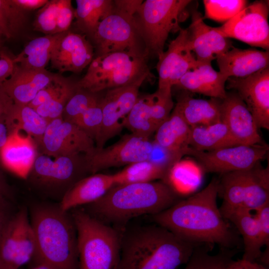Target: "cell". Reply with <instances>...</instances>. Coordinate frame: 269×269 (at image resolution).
Here are the masks:
<instances>
[{
  "label": "cell",
  "mask_w": 269,
  "mask_h": 269,
  "mask_svg": "<svg viewBox=\"0 0 269 269\" xmlns=\"http://www.w3.org/2000/svg\"><path fill=\"white\" fill-rule=\"evenodd\" d=\"M58 0H50L37 12L33 29L46 35L57 34Z\"/></svg>",
  "instance_id": "7bdbcfd3"
},
{
  "label": "cell",
  "mask_w": 269,
  "mask_h": 269,
  "mask_svg": "<svg viewBox=\"0 0 269 269\" xmlns=\"http://www.w3.org/2000/svg\"><path fill=\"white\" fill-rule=\"evenodd\" d=\"M32 269H57L51 266L43 264H35L34 266L32 268Z\"/></svg>",
  "instance_id": "680465c9"
},
{
  "label": "cell",
  "mask_w": 269,
  "mask_h": 269,
  "mask_svg": "<svg viewBox=\"0 0 269 269\" xmlns=\"http://www.w3.org/2000/svg\"><path fill=\"white\" fill-rule=\"evenodd\" d=\"M65 32L45 35L32 40L13 58L14 63L31 69H45L56 44Z\"/></svg>",
  "instance_id": "1f68e13d"
},
{
  "label": "cell",
  "mask_w": 269,
  "mask_h": 269,
  "mask_svg": "<svg viewBox=\"0 0 269 269\" xmlns=\"http://www.w3.org/2000/svg\"><path fill=\"white\" fill-rule=\"evenodd\" d=\"M182 157L180 154L162 146L153 140L147 160L164 170L167 175L171 167Z\"/></svg>",
  "instance_id": "f6af8a7d"
},
{
  "label": "cell",
  "mask_w": 269,
  "mask_h": 269,
  "mask_svg": "<svg viewBox=\"0 0 269 269\" xmlns=\"http://www.w3.org/2000/svg\"><path fill=\"white\" fill-rule=\"evenodd\" d=\"M103 122V113L99 102L86 110L74 123L87 133L95 141L98 140Z\"/></svg>",
  "instance_id": "ee69618b"
},
{
  "label": "cell",
  "mask_w": 269,
  "mask_h": 269,
  "mask_svg": "<svg viewBox=\"0 0 269 269\" xmlns=\"http://www.w3.org/2000/svg\"><path fill=\"white\" fill-rule=\"evenodd\" d=\"M70 82L56 75L55 78L37 93L27 105L35 109L60 94Z\"/></svg>",
  "instance_id": "bcb514c9"
},
{
  "label": "cell",
  "mask_w": 269,
  "mask_h": 269,
  "mask_svg": "<svg viewBox=\"0 0 269 269\" xmlns=\"http://www.w3.org/2000/svg\"><path fill=\"white\" fill-rule=\"evenodd\" d=\"M19 8L24 11L34 10L44 6L48 0H12Z\"/></svg>",
  "instance_id": "11a10c76"
},
{
  "label": "cell",
  "mask_w": 269,
  "mask_h": 269,
  "mask_svg": "<svg viewBox=\"0 0 269 269\" xmlns=\"http://www.w3.org/2000/svg\"><path fill=\"white\" fill-rule=\"evenodd\" d=\"M191 13V22L186 29L192 51L198 63L211 64L233 46L232 41L217 27L207 25L197 8L192 9Z\"/></svg>",
  "instance_id": "ac0fdd59"
},
{
  "label": "cell",
  "mask_w": 269,
  "mask_h": 269,
  "mask_svg": "<svg viewBox=\"0 0 269 269\" xmlns=\"http://www.w3.org/2000/svg\"><path fill=\"white\" fill-rule=\"evenodd\" d=\"M172 89H157L151 94L150 115L152 120L157 128L171 114L174 106L172 98Z\"/></svg>",
  "instance_id": "60d3db41"
},
{
  "label": "cell",
  "mask_w": 269,
  "mask_h": 269,
  "mask_svg": "<svg viewBox=\"0 0 269 269\" xmlns=\"http://www.w3.org/2000/svg\"><path fill=\"white\" fill-rule=\"evenodd\" d=\"M269 148L266 143L238 145L212 151H201L189 146L185 155L194 157L203 171L223 174L250 169L267 156Z\"/></svg>",
  "instance_id": "8fae6325"
},
{
  "label": "cell",
  "mask_w": 269,
  "mask_h": 269,
  "mask_svg": "<svg viewBox=\"0 0 269 269\" xmlns=\"http://www.w3.org/2000/svg\"><path fill=\"white\" fill-rule=\"evenodd\" d=\"M38 153L37 145L30 136L13 131L0 151V164L17 176L26 178Z\"/></svg>",
  "instance_id": "7402d4cb"
},
{
  "label": "cell",
  "mask_w": 269,
  "mask_h": 269,
  "mask_svg": "<svg viewBox=\"0 0 269 269\" xmlns=\"http://www.w3.org/2000/svg\"><path fill=\"white\" fill-rule=\"evenodd\" d=\"M221 122L240 145L266 144L261 136L253 117L246 105L234 91L227 92L221 100Z\"/></svg>",
  "instance_id": "d6986e66"
},
{
  "label": "cell",
  "mask_w": 269,
  "mask_h": 269,
  "mask_svg": "<svg viewBox=\"0 0 269 269\" xmlns=\"http://www.w3.org/2000/svg\"><path fill=\"white\" fill-rule=\"evenodd\" d=\"M268 2L257 0L217 29L226 37L234 38L251 46L269 49Z\"/></svg>",
  "instance_id": "4fadbf2b"
},
{
  "label": "cell",
  "mask_w": 269,
  "mask_h": 269,
  "mask_svg": "<svg viewBox=\"0 0 269 269\" xmlns=\"http://www.w3.org/2000/svg\"><path fill=\"white\" fill-rule=\"evenodd\" d=\"M240 145L222 122L190 128L189 145L201 151H209Z\"/></svg>",
  "instance_id": "f1b7e54d"
},
{
  "label": "cell",
  "mask_w": 269,
  "mask_h": 269,
  "mask_svg": "<svg viewBox=\"0 0 269 269\" xmlns=\"http://www.w3.org/2000/svg\"><path fill=\"white\" fill-rule=\"evenodd\" d=\"M75 24L82 33L93 39L101 21L112 11L111 0H77Z\"/></svg>",
  "instance_id": "d6a6232c"
},
{
  "label": "cell",
  "mask_w": 269,
  "mask_h": 269,
  "mask_svg": "<svg viewBox=\"0 0 269 269\" xmlns=\"http://www.w3.org/2000/svg\"><path fill=\"white\" fill-rule=\"evenodd\" d=\"M152 141L133 134L124 135L119 141L106 147L97 149L90 156H84L87 172L95 174L113 167L147 160Z\"/></svg>",
  "instance_id": "5bb4252c"
},
{
  "label": "cell",
  "mask_w": 269,
  "mask_h": 269,
  "mask_svg": "<svg viewBox=\"0 0 269 269\" xmlns=\"http://www.w3.org/2000/svg\"><path fill=\"white\" fill-rule=\"evenodd\" d=\"M263 247L269 245V204L255 211Z\"/></svg>",
  "instance_id": "c3c4849f"
},
{
  "label": "cell",
  "mask_w": 269,
  "mask_h": 269,
  "mask_svg": "<svg viewBox=\"0 0 269 269\" xmlns=\"http://www.w3.org/2000/svg\"><path fill=\"white\" fill-rule=\"evenodd\" d=\"M120 236L118 269H177L199 245L156 224L126 229Z\"/></svg>",
  "instance_id": "7a4b0ae2"
},
{
  "label": "cell",
  "mask_w": 269,
  "mask_h": 269,
  "mask_svg": "<svg viewBox=\"0 0 269 269\" xmlns=\"http://www.w3.org/2000/svg\"><path fill=\"white\" fill-rule=\"evenodd\" d=\"M9 133L13 131L23 132L30 136L37 147L49 123L27 105L14 104L5 119Z\"/></svg>",
  "instance_id": "f546056e"
},
{
  "label": "cell",
  "mask_w": 269,
  "mask_h": 269,
  "mask_svg": "<svg viewBox=\"0 0 269 269\" xmlns=\"http://www.w3.org/2000/svg\"><path fill=\"white\" fill-rule=\"evenodd\" d=\"M216 60L219 72L227 78H242L269 67V50L233 46Z\"/></svg>",
  "instance_id": "603a6c76"
},
{
  "label": "cell",
  "mask_w": 269,
  "mask_h": 269,
  "mask_svg": "<svg viewBox=\"0 0 269 269\" xmlns=\"http://www.w3.org/2000/svg\"><path fill=\"white\" fill-rule=\"evenodd\" d=\"M219 181L152 215L154 223L186 241L231 250L240 244L238 234L222 215L217 203Z\"/></svg>",
  "instance_id": "6da1fadb"
},
{
  "label": "cell",
  "mask_w": 269,
  "mask_h": 269,
  "mask_svg": "<svg viewBox=\"0 0 269 269\" xmlns=\"http://www.w3.org/2000/svg\"><path fill=\"white\" fill-rule=\"evenodd\" d=\"M269 204V168L259 162L246 170L243 209L256 211Z\"/></svg>",
  "instance_id": "4dcf8cb0"
},
{
  "label": "cell",
  "mask_w": 269,
  "mask_h": 269,
  "mask_svg": "<svg viewBox=\"0 0 269 269\" xmlns=\"http://www.w3.org/2000/svg\"><path fill=\"white\" fill-rule=\"evenodd\" d=\"M190 133V127L174 108L168 118L157 128L154 140L183 157L189 146Z\"/></svg>",
  "instance_id": "83f0119b"
},
{
  "label": "cell",
  "mask_w": 269,
  "mask_h": 269,
  "mask_svg": "<svg viewBox=\"0 0 269 269\" xmlns=\"http://www.w3.org/2000/svg\"><path fill=\"white\" fill-rule=\"evenodd\" d=\"M35 250L28 211L26 207H21L10 218L0 238V267L19 269L33 259Z\"/></svg>",
  "instance_id": "30bf717a"
},
{
  "label": "cell",
  "mask_w": 269,
  "mask_h": 269,
  "mask_svg": "<svg viewBox=\"0 0 269 269\" xmlns=\"http://www.w3.org/2000/svg\"><path fill=\"white\" fill-rule=\"evenodd\" d=\"M9 134L5 119H0V151L6 142Z\"/></svg>",
  "instance_id": "6f0895ef"
},
{
  "label": "cell",
  "mask_w": 269,
  "mask_h": 269,
  "mask_svg": "<svg viewBox=\"0 0 269 269\" xmlns=\"http://www.w3.org/2000/svg\"><path fill=\"white\" fill-rule=\"evenodd\" d=\"M71 210L77 235L79 269H118L121 249L119 232L83 208Z\"/></svg>",
  "instance_id": "5b68a950"
},
{
  "label": "cell",
  "mask_w": 269,
  "mask_h": 269,
  "mask_svg": "<svg viewBox=\"0 0 269 269\" xmlns=\"http://www.w3.org/2000/svg\"><path fill=\"white\" fill-rule=\"evenodd\" d=\"M15 66L13 58L0 52V85L12 75Z\"/></svg>",
  "instance_id": "681fc988"
},
{
  "label": "cell",
  "mask_w": 269,
  "mask_h": 269,
  "mask_svg": "<svg viewBox=\"0 0 269 269\" xmlns=\"http://www.w3.org/2000/svg\"><path fill=\"white\" fill-rule=\"evenodd\" d=\"M144 80L128 85L107 90L100 98L103 122L96 148L104 147L107 141L115 136L125 127L126 119L138 97L139 89Z\"/></svg>",
  "instance_id": "9a60e30c"
},
{
  "label": "cell",
  "mask_w": 269,
  "mask_h": 269,
  "mask_svg": "<svg viewBox=\"0 0 269 269\" xmlns=\"http://www.w3.org/2000/svg\"><path fill=\"white\" fill-rule=\"evenodd\" d=\"M115 185L145 183L157 179L164 180L166 172L147 160L127 165L122 170L113 174Z\"/></svg>",
  "instance_id": "d590c367"
},
{
  "label": "cell",
  "mask_w": 269,
  "mask_h": 269,
  "mask_svg": "<svg viewBox=\"0 0 269 269\" xmlns=\"http://www.w3.org/2000/svg\"><path fill=\"white\" fill-rule=\"evenodd\" d=\"M248 3L245 0H204L203 18L225 23L243 9Z\"/></svg>",
  "instance_id": "f35d334b"
},
{
  "label": "cell",
  "mask_w": 269,
  "mask_h": 269,
  "mask_svg": "<svg viewBox=\"0 0 269 269\" xmlns=\"http://www.w3.org/2000/svg\"><path fill=\"white\" fill-rule=\"evenodd\" d=\"M177 202L176 192L168 184L151 181L115 185L83 209L103 223L123 225L140 216L158 214Z\"/></svg>",
  "instance_id": "3957f363"
},
{
  "label": "cell",
  "mask_w": 269,
  "mask_h": 269,
  "mask_svg": "<svg viewBox=\"0 0 269 269\" xmlns=\"http://www.w3.org/2000/svg\"><path fill=\"white\" fill-rule=\"evenodd\" d=\"M208 246H197L184 269H223L235 254L236 250L222 249L216 255H211Z\"/></svg>",
  "instance_id": "8d00e7d4"
},
{
  "label": "cell",
  "mask_w": 269,
  "mask_h": 269,
  "mask_svg": "<svg viewBox=\"0 0 269 269\" xmlns=\"http://www.w3.org/2000/svg\"><path fill=\"white\" fill-rule=\"evenodd\" d=\"M94 49L85 35L66 31L56 44L51 57V67L60 73H80L89 65Z\"/></svg>",
  "instance_id": "ffe728a7"
},
{
  "label": "cell",
  "mask_w": 269,
  "mask_h": 269,
  "mask_svg": "<svg viewBox=\"0 0 269 269\" xmlns=\"http://www.w3.org/2000/svg\"><path fill=\"white\" fill-rule=\"evenodd\" d=\"M246 170L222 174L219 193L222 196L223 202L219 209L224 218L230 213L243 209Z\"/></svg>",
  "instance_id": "836d02e7"
},
{
  "label": "cell",
  "mask_w": 269,
  "mask_h": 269,
  "mask_svg": "<svg viewBox=\"0 0 269 269\" xmlns=\"http://www.w3.org/2000/svg\"><path fill=\"white\" fill-rule=\"evenodd\" d=\"M0 269H2L0 267Z\"/></svg>",
  "instance_id": "94428289"
},
{
  "label": "cell",
  "mask_w": 269,
  "mask_h": 269,
  "mask_svg": "<svg viewBox=\"0 0 269 269\" xmlns=\"http://www.w3.org/2000/svg\"><path fill=\"white\" fill-rule=\"evenodd\" d=\"M38 152L55 158L61 156H88L96 150L94 140L77 125L66 121L62 116L50 121Z\"/></svg>",
  "instance_id": "7c38bea8"
},
{
  "label": "cell",
  "mask_w": 269,
  "mask_h": 269,
  "mask_svg": "<svg viewBox=\"0 0 269 269\" xmlns=\"http://www.w3.org/2000/svg\"><path fill=\"white\" fill-rule=\"evenodd\" d=\"M67 102L62 114L64 120L74 123L88 108L97 104L99 101L96 93L77 89Z\"/></svg>",
  "instance_id": "ab89813d"
},
{
  "label": "cell",
  "mask_w": 269,
  "mask_h": 269,
  "mask_svg": "<svg viewBox=\"0 0 269 269\" xmlns=\"http://www.w3.org/2000/svg\"><path fill=\"white\" fill-rule=\"evenodd\" d=\"M11 195L10 187L0 170V197L10 199Z\"/></svg>",
  "instance_id": "9f6ffc18"
},
{
  "label": "cell",
  "mask_w": 269,
  "mask_h": 269,
  "mask_svg": "<svg viewBox=\"0 0 269 269\" xmlns=\"http://www.w3.org/2000/svg\"><path fill=\"white\" fill-rule=\"evenodd\" d=\"M14 103L0 88V119H6Z\"/></svg>",
  "instance_id": "db71d44e"
},
{
  "label": "cell",
  "mask_w": 269,
  "mask_h": 269,
  "mask_svg": "<svg viewBox=\"0 0 269 269\" xmlns=\"http://www.w3.org/2000/svg\"><path fill=\"white\" fill-rule=\"evenodd\" d=\"M76 90L75 84L73 85L70 82L60 94L34 110L49 122L60 117L67 102Z\"/></svg>",
  "instance_id": "b9f144b4"
},
{
  "label": "cell",
  "mask_w": 269,
  "mask_h": 269,
  "mask_svg": "<svg viewBox=\"0 0 269 269\" xmlns=\"http://www.w3.org/2000/svg\"><path fill=\"white\" fill-rule=\"evenodd\" d=\"M74 17L75 10L72 6L71 0H58L57 33L68 31Z\"/></svg>",
  "instance_id": "7dc6e473"
},
{
  "label": "cell",
  "mask_w": 269,
  "mask_h": 269,
  "mask_svg": "<svg viewBox=\"0 0 269 269\" xmlns=\"http://www.w3.org/2000/svg\"><path fill=\"white\" fill-rule=\"evenodd\" d=\"M223 269H267L262 264L256 262H249L243 259L231 260Z\"/></svg>",
  "instance_id": "f5cc1de1"
},
{
  "label": "cell",
  "mask_w": 269,
  "mask_h": 269,
  "mask_svg": "<svg viewBox=\"0 0 269 269\" xmlns=\"http://www.w3.org/2000/svg\"><path fill=\"white\" fill-rule=\"evenodd\" d=\"M182 90L174 108L190 128L221 122V99H196L188 91Z\"/></svg>",
  "instance_id": "484cf974"
},
{
  "label": "cell",
  "mask_w": 269,
  "mask_h": 269,
  "mask_svg": "<svg viewBox=\"0 0 269 269\" xmlns=\"http://www.w3.org/2000/svg\"><path fill=\"white\" fill-rule=\"evenodd\" d=\"M156 69L158 75V89L175 86L187 72L199 65L189 42L186 29H181L168 45L166 51L158 57Z\"/></svg>",
  "instance_id": "e0dca14e"
},
{
  "label": "cell",
  "mask_w": 269,
  "mask_h": 269,
  "mask_svg": "<svg viewBox=\"0 0 269 269\" xmlns=\"http://www.w3.org/2000/svg\"><path fill=\"white\" fill-rule=\"evenodd\" d=\"M92 40L97 56L128 52L149 57L134 16L117 8L114 5L112 11L101 21Z\"/></svg>",
  "instance_id": "9c48e42d"
},
{
  "label": "cell",
  "mask_w": 269,
  "mask_h": 269,
  "mask_svg": "<svg viewBox=\"0 0 269 269\" xmlns=\"http://www.w3.org/2000/svg\"><path fill=\"white\" fill-rule=\"evenodd\" d=\"M224 218L236 227L242 237L243 260L255 262L262 254L261 238L255 215L252 211L241 209L230 213Z\"/></svg>",
  "instance_id": "4316f807"
},
{
  "label": "cell",
  "mask_w": 269,
  "mask_h": 269,
  "mask_svg": "<svg viewBox=\"0 0 269 269\" xmlns=\"http://www.w3.org/2000/svg\"><path fill=\"white\" fill-rule=\"evenodd\" d=\"M151 94L139 97L128 115L125 123L132 134L145 138L157 129L150 115Z\"/></svg>",
  "instance_id": "e575fe53"
},
{
  "label": "cell",
  "mask_w": 269,
  "mask_h": 269,
  "mask_svg": "<svg viewBox=\"0 0 269 269\" xmlns=\"http://www.w3.org/2000/svg\"><path fill=\"white\" fill-rule=\"evenodd\" d=\"M142 0H114V5L117 8L134 16Z\"/></svg>",
  "instance_id": "816d5d0a"
},
{
  "label": "cell",
  "mask_w": 269,
  "mask_h": 269,
  "mask_svg": "<svg viewBox=\"0 0 269 269\" xmlns=\"http://www.w3.org/2000/svg\"><path fill=\"white\" fill-rule=\"evenodd\" d=\"M9 200L0 197V239L5 226L14 213Z\"/></svg>",
  "instance_id": "f907efd6"
},
{
  "label": "cell",
  "mask_w": 269,
  "mask_h": 269,
  "mask_svg": "<svg viewBox=\"0 0 269 269\" xmlns=\"http://www.w3.org/2000/svg\"><path fill=\"white\" fill-rule=\"evenodd\" d=\"M114 186L113 174H93L75 183L64 194L59 205L63 211H69L90 204L100 199Z\"/></svg>",
  "instance_id": "cb8c5ba5"
},
{
  "label": "cell",
  "mask_w": 269,
  "mask_h": 269,
  "mask_svg": "<svg viewBox=\"0 0 269 269\" xmlns=\"http://www.w3.org/2000/svg\"><path fill=\"white\" fill-rule=\"evenodd\" d=\"M25 11L12 0H0V31L7 39L14 37L26 22Z\"/></svg>",
  "instance_id": "74e56055"
},
{
  "label": "cell",
  "mask_w": 269,
  "mask_h": 269,
  "mask_svg": "<svg viewBox=\"0 0 269 269\" xmlns=\"http://www.w3.org/2000/svg\"><path fill=\"white\" fill-rule=\"evenodd\" d=\"M69 212L59 205L42 203L32 207L30 221L35 239V264L79 269L77 231Z\"/></svg>",
  "instance_id": "277c9868"
},
{
  "label": "cell",
  "mask_w": 269,
  "mask_h": 269,
  "mask_svg": "<svg viewBox=\"0 0 269 269\" xmlns=\"http://www.w3.org/2000/svg\"><path fill=\"white\" fill-rule=\"evenodd\" d=\"M226 82V88L244 102L258 128L269 130V67L245 77H229Z\"/></svg>",
  "instance_id": "2e32d148"
},
{
  "label": "cell",
  "mask_w": 269,
  "mask_h": 269,
  "mask_svg": "<svg viewBox=\"0 0 269 269\" xmlns=\"http://www.w3.org/2000/svg\"><path fill=\"white\" fill-rule=\"evenodd\" d=\"M56 75L45 69H31L15 64L12 75L0 85V88L14 104L27 105Z\"/></svg>",
  "instance_id": "44dd1931"
},
{
  "label": "cell",
  "mask_w": 269,
  "mask_h": 269,
  "mask_svg": "<svg viewBox=\"0 0 269 269\" xmlns=\"http://www.w3.org/2000/svg\"><path fill=\"white\" fill-rule=\"evenodd\" d=\"M147 56L128 52L96 56L85 75L75 83L77 89L93 93L153 78L147 64Z\"/></svg>",
  "instance_id": "8992f818"
},
{
  "label": "cell",
  "mask_w": 269,
  "mask_h": 269,
  "mask_svg": "<svg viewBox=\"0 0 269 269\" xmlns=\"http://www.w3.org/2000/svg\"><path fill=\"white\" fill-rule=\"evenodd\" d=\"M2 35L0 31V48H1V44H2Z\"/></svg>",
  "instance_id": "91938a15"
},
{
  "label": "cell",
  "mask_w": 269,
  "mask_h": 269,
  "mask_svg": "<svg viewBox=\"0 0 269 269\" xmlns=\"http://www.w3.org/2000/svg\"><path fill=\"white\" fill-rule=\"evenodd\" d=\"M190 0H146L134 15V21L149 56L157 57L164 51L170 32H179V23L189 13Z\"/></svg>",
  "instance_id": "52a82bcc"
},
{
  "label": "cell",
  "mask_w": 269,
  "mask_h": 269,
  "mask_svg": "<svg viewBox=\"0 0 269 269\" xmlns=\"http://www.w3.org/2000/svg\"><path fill=\"white\" fill-rule=\"evenodd\" d=\"M79 155L61 156L52 158L38 153L27 176L32 184L45 192L62 199L66 192L87 172L85 161Z\"/></svg>",
  "instance_id": "ba28073f"
},
{
  "label": "cell",
  "mask_w": 269,
  "mask_h": 269,
  "mask_svg": "<svg viewBox=\"0 0 269 269\" xmlns=\"http://www.w3.org/2000/svg\"><path fill=\"white\" fill-rule=\"evenodd\" d=\"M228 78L213 69L211 64H201L186 73L175 86L181 90L223 100L227 96Z\"/></svg>",
  "instance_id": "d4e9b609"
}]
</instances>
